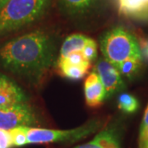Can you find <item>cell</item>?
<instances>
[{
	"label": "cell",
	"instance_id": "obj_19",
	"mask_svg": "<svg viewBox=\"0 0 148 148\" xmlns=\"http://www.w3.org/2000/svg\"><path fill=\"white\" fill-rule=\"evenodd\" d=\"M139 47L143 60L148 63V37H143L138 40Z\"/></svg>",
	"mask_w": 148,
	"mask_h": 148
},
{
	"label": "cell",
	"instance_id": "obj_17",
	"mask_svg": "<svg viewBox=\"0 0 148 148\" xmlns=\"http://www.w3.org/2000/svg\"><path fill=\"white\" fill-rule=\"evenodd\" d=\"M84 58L88 62H93L97 57V44L94 40L89 38L82 51Z\"/></svg>",
	"mask_w": 148,
	"mask_h": 148
},
{
	"label": "cell",
	"instance_id": "obj_20",
	"mask_svg": "<svg viewBox=\"0 0 148 148\" xmlns=\"http://www.w3.org/2000/svg\"><path fill=\"white\" fill-rule=\"evenodd\" d=\"M139 142H140V146L148 143V127H146L143 131L140 132Z\"/></svg>",
	"mask_w": 148,
	"mask_h": 148
},
{
	"label": "cell",
	"instance_id": "obj_13",
	"mask_svg": "<svg viewBox=\"0 0 148 148\" xmlns=\"http://www.w3.org/2000/svg\"><path fill=\"white\" fill-rule=\"evenodd\" d=\"M88 39L89 37L82 34H73L68 36L60 48L58 58H66L74 52H82Z\"/></svg>",
	"mask_w": 148,
	"mask_h": 148
},
{
	"label": "cell",
	"instance_id": "obj_4",
	"mask_svg": "<svg viewBox=\"0 0 148 148\" xmlns=\"http://www.w3.org/2000/svg\"><path fill=\"white\" fill-rule=\"evenodd\" d=\"M102 126L100 119H92L84 125L69 130H55L36 127H23L28 144L75 143L96 132Z\"/></svg>",
	"mask_w": 148,
	"mask_h": 148
},
{
	"label": "cell",
	"instance_id": "obj_3",
	"mask_svg": "<svg viewBox=\"0 0 148 148\" xmlns=\"http://www.w3.org/2000/svg\"><path fill=\"white\" fill-rule=\"evenodd\" d=\"M100 48L104 58L114 66L128 58H142L137 37L123 27L105 32L100 37Z\"/></svg>",
	"mask_w": 148,
	"mask_h": 148
},
{
	"label": "cell",
	"instance_id": "obj_21",
	"mask_svg": "<svg viewBox=\"0 0 148 148\" xmlns=\"http://www.w3.org/2000/svg\"><path fill=\"white\" fill-rule=\"evenodd\" d=\"M147 127H148V105L146 111H145V114H144V116H143V121L141 123V126H140V132L143 131Z\"/></svg>",
	"mask_w": 148,
	"mask_h": 148
},
{
	"label": "cell",
	"instance_id": "obj_5",
	"mask_svg": "<svg viewBox=\"0 0 148 148\" xmlns=\"http://www.w3.org/2000/svg\"><path fill=\"white\" fill-rule=\"evenodd\" d=\"M40 121L32 107L28 104L0 108V128L11 130L18 127H35Z\"/></svg>",
	"mask_w": 148,
	"mask_h": 148
},
{
	"label": "cell",
	"instance_id": "obj_18",
	"mask_svg": "<svg viewBox=\"0 0 148 148\" xmlns=\"http://www.w3.org/2000/svg\"><path fill=\"white\" fill-rule=\"evenodd\" d=\"M13 147L10 132L0 128V148H12Z\"/></svg>",
	"mask_w": 148,
	"mask_h": 148
},
{
	"label": "cell",
	"instance_id": "obj_10",
	"mask_svg": "<svg viewBox=\"0 0 148 148\" xmlns=\"http://www.w3.org/2000/svg\"><path fill=\"white\" fill-rule=\"evenodd\" d=\"M56 65L59 73L64 77L71 80H80L83 78L90 68V62L76 64L69 63L65 58L58 59Z\"/></svg>",
	"mask_w": 148,
	"mask_h": 148
},
{
	"label": "cell",
	"instance_id": "obj_1",
	"mask_svg": "<svg viewBox=\"0 0 148 148\" xmlns=\"http://www.w3.org/2000/svg\"><path fill=\"white\" fill-rule=\"evenodd\" d=\"M57 61L54 40L42 30L15 37L0 46V67L31 84H39Z\"/></svg>",
	"mask_w": 148,
	"mask_h": 148
},
{
	"label": "cell",
	"instance_id": "obj_23",
	"mask_svg": "<svg viewBox=\"0 0 148 148\" xmlns=\"http://www.w3.org/2000/svg\"><path fill=\"white\" fill-rule=\"evenodd\" d=\"M140 148H148V143L146 144H143L142 146H140Z\"/></svg>",
	"mask_w": 148,
	"mask_h": 148
},
{
	"label": "cell",
	"instance_id": "obj_16",
	"mask_svg": "<svg viewBox=\"0 0 148 148\" xmlns=\"http://www.w3.org/2000/svg\"><path fill=\"white\" fill-rule=\"evenodd\" d=\"M13 147H23L28 144L27 137L23 127H15L9 130Z\"/></svg>",
	"mask_w": 148,
	"mask_h": 148
},
{
	"label": "cell",
	"instance_id": "obj_6",
	"mask_svg": "<svg viewBox=\"0 0 148 148\" xmlns=\"http://www.w3.org/2000/svg\"><path fill=\"white\" fill-rule=\"evenodd\" d=\"M94 72L99 76L106 89V99L110 98L117 92L121 91L126 87L123 77L116 67L104 57L97 60Z\"/></svg>",
	"mask_w": 148,
	"mask_h": 148
},
{
	"label": "cell",
	"instance_id": "obj_2",
	"mask_svg": "<svg viewBox=\"0 0 148 148\" xmlns=\"http://www.w3.org/2000/svg\"><path fill=\"white\" fill-rule=\"evenodd\" d=\"M51 0H9L0 9V37L18 32L40 19Z\"/></svg>",
	"mask_w": 148,
	"mask_h": 148
},
{
	"label": "cell",
	"instance_id": "obj_15",
	"mask_svg": "<svg viewBox=\"0 0 148 148\" xmlns=\"http://www.w3.org/2000/svg\"><path fill=\"white\" fill-rule=\"evenodd\" d=\"M118 107L126 114H132L138 110L139 102L134 95L123 92L118 97Z\"/></svg>",
	"mask_w": 148,
	"mask_h": 148
},
{
	"label": "cell",
	"instance_id": "obj_12",
	"mask_svg": "<svg viewBox=\"0 0 148 148\" xmlns=\"http://www.w3.org/2000/svg\"><path fill=\"white\" fill-rule=\"evenodd\" d=\"M98 0H58L60 8L64 12L72 16L83 15L91 10Z\"/></svg>",
	"mask_w": 148,
	"mask_h": 148
},
{
	"label": "cell",
	"instance_id": "obj_7",
	"mask_svg": "<svg viewBox=\"0 0 148 148\" xmlns=\"http://www.w3.org/2000/svg\"><path fill=\"white\" fill-rule=\"evenodd\" d=\"M28 97L20 86L10 77L0 73V108L27 104Z\"/></svg>",
	"mask_w": 148,
	"mask_h": 148
},
{
	"label": "cell",
	"instance_id": "obj_11",
	"mask_svg": "<svg viewBox=\"0 0 148 148\" xmlns=\"http://www.w3.org/2000/svg\"><path fill=\"white\" fill-rule=\"evenodd\" d=\"M74 148H120L114 130L108 127L98 133L90 143Z\"/></svg>",
	"mask_w": 148,
	"mask_h": 148
},
{
	"label": "cell",
	"instance_id": "obj_22",
	"mask_svg": "<svg viewBox=\"0 0 148 148\" xmlns=\"http://www.w3.org/2000/svg\"><path fill=\"white\" fill-rule=\"evenodd\" d=\"M8 1H9V0H0V9H1L3 6L5 5L6 3H7Z\"/></svg>",
	"mask_w": 148,
	"mask_h": 148
},
{
	"label": "cell",
	"instance_id": "obj_9",
	"mask_svg": "<svg viewBox=\"0 0 148 148\" xmlns=\"http://www.w3.org/2000/svg\"><path fill=\"white\" fill-rule=\"evenodd\" d=\"M119 14L137 21H148V0H117Z\"/></svg>",
	"mask_w": 148,
	"mask_h": 148
},
{
	"label": "cell",
	"instance_id": "obj_8",
	"mask_svg": "<svg viewBox=\"0 0 148 148\" xmlns=\"http://www.w3.org/2000/svg\"><path fill=\"white\" fill-rule=\"evenodd\" d=\"M86 103L91 108H96L106 99V91L99 76L95 72L90 73L84 84Z\"/></svg>",
	"mask_w": 148,
	"mask_h": 148
},
{
	"label": "cell",
	"instance_id": "obj_14",
	"mask_svg": "<svg viewBox=\"0 0 148 148\" xmlns=\"http://www.w3.org/2000/svg\"><path fill=\"white\" fill-rule=\"evenodd\" d=\"M142 58H131L123 61L122 63L115 66L122 77H125L126 78L131 79L135 77L142 67Z\"/></svg>",
	"mask_w": 148,
	"mask_h": 148
}]
</instances>
